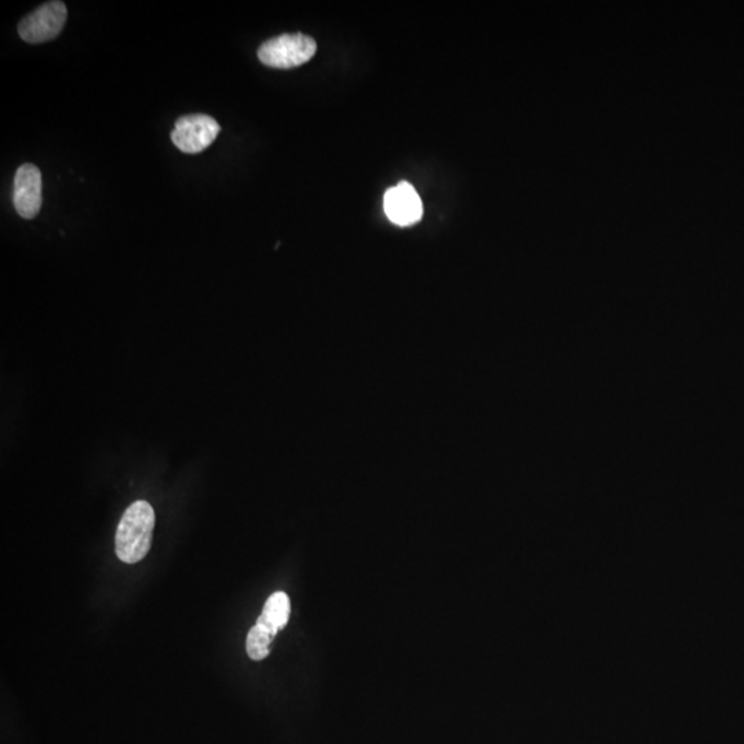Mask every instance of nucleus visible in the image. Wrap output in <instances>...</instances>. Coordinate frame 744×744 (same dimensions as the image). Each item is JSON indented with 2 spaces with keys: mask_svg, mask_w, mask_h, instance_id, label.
<instances>
[{
  "mask_svg": "<svg viewBox=\"0 0 744 744\" xmlns=\"http://www.w3.org/2000/svg\"><path fill=\"white\" fill-rule=\"evenodd\" d=\"M155 528V510L148 502L137 501L124 512L116 531L115 545L119 560L136 564L147 556Z\"/></svg>",
  "mask_w": 744,
  "mask_h": 744,
  "instance_id": "1",
  "label": "nucleus"
},
{
  "mask_svg": "<svg viewBox=\"0 0 744 744\" xmlns=\"http://www.w3.org/2000/svg\"><path fill=\"white\" fill-rule=\"evenodd\" d=\"M315 39L304 34H284L266 40L258 49V58L266 67L290 69L301 67L315 56Z\"/></svg>",
  "mask_w": 744,
  "mask_h": 744,
  "instance_id": "2",
  "label": "nucleus"
},
{
  "mask_svg": "<svg viewBox=\"0 0 744 744\" xmlns=\"http://www.w3.org/2000/svg\"><path fill=\"white\" fill-rule=\"evenodd\" d=\"M67 6L64 2H47L28 14L18 24V34L31 45L56 39L67 23Z\"/></svg>",
  "mask_w": 744,
  "mask_h": 744,
  "instance_id": "3",
  "label": "nucleus"
},
{
  "mask_svg": "<svg viewBox=\"0 0 744 744\" xmlns=\"http://www.w3.org/2000/svg\"><path fill=\"white\" fill-rule=\"evenodd\" d=\"M220 131V124L209 115H186L175 122L171 140L181 152L193 155L209 148Z\"/></svg>",
  "mask_w": 744,
  "mask_h": 744,
  "instance_id": "4",
  "label": "nucleus"
},
{
  "mask_svg": "<svg viewBox=\"0 0 744 744\" xmlns=\"http://www.w3.org/2000/svg\"><path fill=\"white\" fill-rule=\"evenodd\" d=\"M13 203L24 220H32L42 209V174L35 164H23L14 177Z\"/></svg>",
  "mask_w": 744,
  "mask_h": 744,
  "instance_id": "5",
  "label": "nucleus"
},
{
  "mask_svg": "<svg viewBox=\"0 0 744 744\" xmlns=\"http://www.w3.org/2000/svg\"><path fill=\"white\" fill-rule=\"evenodd\" d=\"M384 209L389 220L399 226L417 224L423 214L421 198L414 186L406 181L386 191Z\"/></svg>",
  "mask_w": 744,
  "mask_h": 744,
  "instance_id": "6",
  "label": "nucleus"
},
{
  "mask_svg": "<svg viewBox=\"0 0 744 744\" xmlns=\"http://www.w3.org/2000/svg\"><path fill=\"white\" fill-rule=\"evenodd\" d=\"M291 614V603L286 593L276 592L266 600L264 611L255 625L268 630L276 637V634L286 627Z\"/></svg>",
  "mask_w": 744,
  "mask_h": 744,
  "instance_id": "7",
  "label": "nucleus"
},
{
  "mask_svg": "<svg viewBox=\"0 0 744 744\" xmlns=\"http://www.w3.org/2000/svg\"><path fill=\"white\" fill-rule=\"evenodd\" d=\"M272 633L262 627L255 625L251 627L247 634L246 651L247 655L253 660H262L271 654V644L273 643Z\"/></svg>",
  "mask_w": 744,
  "mask_h": 744,
  "instance_id": "8",
  "label": "nucleus"
}]
</instances>
